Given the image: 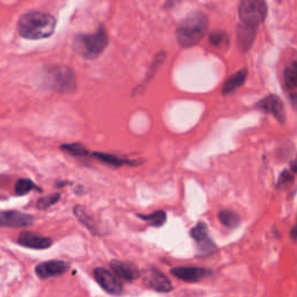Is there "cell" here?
Listing matches in <instances>:
<instances>
[{"label": "cell", "mask_w": 297, "mask_h": 297, "mask_svg": "<svg viewBox=\"0 0 297 297\" xmlns=\"http://www.w3.org/2000/svg\"><path fill=\"white\" fill-rule=\"evenodd\" d=\"M56 28V19L45 12H29L18 21L20 36L27 40H43L51 36Z\"/></svg>", "instance_id": "obj_1"}, {"label": "cell", "mask_w": 297, "mask_h": 297, "mask_svg": "<svg viewBox=\"0 0 297 297\" xmlns=\"http://www.w3.org/2000/svg\"><path fill=\"white\" fill-rule=\"evenodd\" d=\"M209 21L203 12L195 11L181 20L175 30L177 41L182 48H192L204 37Z\"/></svg>", "instance_id": "obj_2"}, {"label": "cell", "mask_w": 297, "mask_h": 297, "mask_svg": "<svg viewBox=\"0 0 297 297\" xmlns=\"http://www.w3.org/2000/svg\"><path fill=\"white\" fill-rule=\"evenodd\" d=\"M108 35L103 27H99L97 32L91 34H79L74 36L73 50L85 59H96L108 46Z\"/></svg>", "instance_id": "obj_3"}, {"label": "cell", "mask_w": 297, "mask_h": 297, "mask_svg": "<svg viewBox=\"0 0 297 297\" xmlns=\"http://www.w3.org/2000/svg\"><path fill=\"white\" fill-rule=\"evenodd\" d=\"M45 77L47 87L58 93H72L77 89L76 74L69 66L51 67Z\"/></svg>", "instance_id": "obj_4"}, {"label": "cell", "mask_w": 297, "mask_h": 297, "mask_svg": "<svg viewBox=\"0 0 297 297\" xmlns=\"http://www.w3.org/2000/svg\"><path fill=\"white\" fill-rule=\"evenodd\" d=\"M238 15L242 23L258 28L267 15V4L262 0H243L239 4Z\"/></svg>", "instance_id": "obj_5"}, {"label": "cell", "mask_w": 297, "mask_h": 297, "mask_svg": "<svg viewBox=\"0 0 297 297\" xmlns=\"http://www.w3.org/2000/svg\"><path fill=\"white\" fill-rule=\"evenodd\" d=\"M93 276L100 287H102L107 293L113 294V295H119V294L123 292L122 282L120 281L119 276L114 272H110L102 267H98L94 269Z\"/></svg>", "instance_id": "obj_6"}, {"label": "cell", "mask_w": 297, "mask_h": 297, "mask_svg": "<svg viewBox=\"0 0 297 297\" xmlns=\"http://www.w3.org/2000/svg\"><path fill=\"white\" fill-rule=\"evenodd\" d=\"M144 283L148 288L156 290L159 293H168L173 289V286L164 273L158 271L154 267H148L143 272Z\"/></svg>", "instance_id": "obj_7"}, {"label": "cell", "mask_w": 297, "mask_h": 297, "mask_svg": "<svg viewBox=\"0 0 297 297\" xmlns=\"http://www.w3.org/2000/svg\"><path fill=\"white\" fill-rule=\"evenodd\" d=\"M256 108L264 110L265 113L271 114L279 121L280 123L286 122V111H285V106H283L282 100L280 99L278 96L271 94V96L265 97L264 99L258 101L256 103Z\"/></svg>", "instance_id": "obj_8"}, {"label": "cell", "mask_w": 297, "mask_h": 297, "mask_svg": "<svg viewBox=\"0 0 297 297\" xmlns=\"http://www.w3.org/2000/svg\"><path fill=\"white\" fill-rule=\"evenodd\" d=\"M70 269V264L63 260H50L36 266L35 273L40 279H49L60 276Z\"/></svg>", "instance_id": "obj_9"}, {"label": "cell", "mask_w": 297, "mask_h": 297, "mask_svg": "<svg viewBox=\"0 0 297 297\" xmlns=\"http://www.w3.org/2000/svg\"><path fill=\"white\" fill-rule=\"evenodd\" d=\"M34 217L15 210H4L0 214V224L4 228H25L32 225Z\"/></svg>", "instance_id": "obj_10"}, {"label": "cell", "mask_w": 297, "mask_h": 297, "mask_svg": "<svg viewBox=\"0 0 297 297\" xmlns=\"http://www.w3.org/2000/svg\"><path fill=\"white\" fill-rule=\"evenodd\" d=\"M18 243L23 248L33 249H46L52 245V239L45 236L34 234V232H22L19 235Z\"/></svg>", "instance_id": "obj_11"}, {"label": "cell", "mask_w": 297, "mask_h": 297, "mask_svg": "<svg viewBox=\"0 0 297 297\" xmlns=\"http://www.w3.org/2000/svg\"><path fill=\"white\" fill-rule=\"evenodd\" d=\"M208 271L202 267H193V266H181V267H174L171 269V274L175 278L182 280L186 282H198L204 279L208 274Z\"/></svg>", "instance_id": "obj_12"}, {"label": "cell", "mask_w": 297, "mask_h": 297, "mask_svg": "<svg viewBox=\"0 0 297 297\" xmlns=\"http://www.w3.org/2000/svg\"><path fill=\"white\" fill-rule=\"evenodd\" d=\"M110 267L119 278L126 280V281H134L140 278L141 272L136 266L130 262L120 261V260H111Z\"/></svg>", "instance_id": "obj_13"}, {"label": "cell", "mask_w": 297, "mask_h": 297, "mask_svg": "<svg viewBox=\"0 0 297 297\" xmlns=\"http://www.w3.org/2000/svg\"><path fill=\"white\" fill-rule=\"evenodd\" d=\"M256 30L258 28L254 27L244 25L242 22L239 23L237 27V42L242 51H248L252 48L256 36Z\"/></svg>", "instance_id": "obj_14"}, {"label": "cell", "mask_w": 297, "mask_h": 297, "mask_svg": "<svg viewBox=\"0 0 297 297\" xmlns=\"http://www.w3.org/2000/svg\"><path fill=\"white\" fill-rule=\"evenodd\" d=\"M246 78H248V69L239 70L236 73L232 74V76L229 77V78L225 80L224 85H223V96H229V94H232L235 91H237L239 87L243 86Z\"/></svg>", "instance_id": "obj_15"}, {"label": "cell", "mask_w": 297, "mask_h": 297, "mask_svg": "<svg viewBox=\"0 0 297 297\" xmlns=\"http://www.w3.org/2000/svg\"><path fill=\"white\" fill-rule=\"evenodd\" d=\"M73 212H74V215L77 216V218H78L79 221L82 222L91 232H92V234L99 235V229H98L97 223L94 222L93 216H91L89 212L85 210V209H84L83 207H80V205H76V207L73 208Z\"/></svg>", "instance_id": "obj_16"}, {"label": "cell", "mask_w": 297, "mask_h": 297, "mask_svg": "<svg viewBox=\"0 0 297 297\" xmlns=\"http://www.w3.org/2000/svg\"><path fill=\"white\" fill-rule=\"evenodd\" d=\"M92 157L96 158V159L102 161V163L107 164V165H111V166H122L124 164H135L137 165L138 161H130L128 159H123V158H120L117 156H114V154L110 153H104V152H93Z\"/></svg>", "instance_id": "obj_17"}, {"label": "cell", "mask_w": 297, "mask_h": 297, "mask_svg": "<svg viewBox=\"0 0 297 297\" xmlns=\"http://www.w3.org/2000/svg\"><path fill=\"white\" fill-rule=\"evenodd\" d=\"M285 86L288 90L297 89V62H290L283 72Z\"/></svg>", "instance_id": "obj_18"}, {"label": "cell", "mask_w": 297, "mask_h": 297, "mask_svg": "<svg viewBox=\"0 0 297 297\" xmlns=\"http://www.w3.org/2000/svg\"><path fill=\"white\" fill-rule=\"evenodd\" d=\"M137 217L143 219V221L147 222L148 225H151V227L158 228V227H163V225L165 224V222H166V218H167V215H166V212L163 210H158V211H154V212H152V214H148V215L138 214Z\"/></svg>", "instance_id": "obj_19"}, {"label": "cell", "mask_w": 297, "mask_h": 297, "mask_svg": "<svg viewBox=\"0 0 297 297\" xmlns=\"http://www.w3.org/2000/svg\"><path fill=\"white\" fill-rule=\"evenodd\" d=\"M218 219L224 227L229 229H235L237 228L241 223V218H239L238 214H236L232 210H222L218 214Z\"/></svg>", "instance_id": "obj_20"}, {"label": "cell", "mask_w": 297, "mask_h": 297, "mask_svg": "<svg viewBox=\"0 0 297 297\" xmlns=\"http://www.w3.org/2000/svg\"><path fill=\"white\" fill-rule=\"evenodd\" d=\"M191 236H192V238H193L194 241L198 243V244H200V243L207 241L208 238H210L208 235L207 224L203 222L198 223V224L195 225L193 229H192Z\"/></svg>", "instance_id": "obj_21"}, {"label": "cell", "mask_w": 297, "mask_h": 297, "mask_svg": "<svg viewBox=\"0 0 297 297\" xmlns=\"http://www.w3.org/2000/svg\"><path fill=\"white\" fill-rule=\"evenodd\" d=\"M60 148H62L63 151H65V152L72 154L74 157H86L90 154L87 148L84 147V145L80 143L63 144L62 147H60Z\"/></svg>", "instance_id": "obj_22"}, {"label": "cell", "mask_w": 297, "mask_h": 297, "mask_svg": "<svg viewBox=\"0 0 297 297\" xmlns=\"http://www.w3.org/2000/svg\"><path fill=\"white\" fill-rule=\"evenodd\" d=\"M37 186L34 184L32 180L29 179H20V180L16 182L15 188H14V193L19 197H22V195L28 194L29 192H32L33 190H36Z\"/></svg>", "instance_id": "obj_23"}, {"label": "cell", "mask_w": 297, "mask_h": 297, "mask_svg": "<svg viewBox=\"0 0 297 297\" xmlns=\"http://www.w3.org/2000/svg\"><path fill=\"white\" fill-rule=\"evenodd\" d=\"M165 58H166V52H159L154 56L152 63H151V65L148 66V71L147 74V78H145V83L150 82L151 78H152L154 74H156L157 70L159 69V66L164 63Z\"/></svg>", "instance_id": "obj_24"}, {"label": "cell", "mask_w": 297, "mask_h": 297, "mask_svg": "<svg viewBox=\"0 0 297 297\" xmlns=\"http://www.w3.org/2000/svg\"><path fill=\"white\" fill-rule=\"evenodd\" d=\"M59 198H60V194L58 193L47 195V197L41 198L36 202V208L40 209V210H46V209H48L50 207H52L53 204H56L57 202L59 201Z\"/></svg>", "instance_id": "obj_25"}, {"label": "cell", "mask_w": 297, "mask_h": 297, "mask_svg": "<svg viewBox=\"0 0 297 297\" xmlns=\"http://www.w3.org/2000/svg\"><path fill=\"white\" fill-rule=\"evenodd\" d=\"M209 42L214 47H222L229 43V36L222 30H216L209 36Z\"/></svg>", "instance_id": "obj_26"}, {"label": "cell", "mask_w": 297, "mask_h": 297, "mask_svg": "<svg viewBox=\"0 0 297 297\" xmlns=\"http://www.w3.org/2000/svg\"><path fill=\"white\" fill-rule=\"evenodd\" d=\"M294 181V174L290 171H283L279 177V181H278V187H281V186H287L289 184H292Z\"/></svg>", "instance_id": "obj_27"}, {"label": "cell", "mask_w": 297, "mask_h": 297, "mask_svg": "<svg viewBox=\"0 0 297 297\" xmlns=\"http://www.w3.org/2000/svg\"><path fill=\"white\" fill-rule=\"evenodd\" d=\"M290 238H292V241L297 243V222L292 228V230H290Z\"/></svg>", "instance_id": "obj_28"}, {"label": "cell", "mask_w": 297, "mask_h": 297, "mask_svg": "<svg viewBox=\"0 0 297 297\" xmlns=\"http://www.w3.org/2000/svg\"><path fill=\"white\" fill-rule=\"evenodd\" d=\"M290 101H292V103L297 106V96L296 94H293V96H290Z\"/></svg>", "instance_id": "obj_29"}, {"label": "cell", "mask_w": 297, "mask_h": 297, "mask_svg": "<svg viewBox=\"0 0 297 297\" xmlns=\"http://www.w3.org/2000/svg\"><path fill=\"white\" fill-rule=\"evenodd\" d=\"M292 171H293V173H297V161L292 164Z\"/></svg>", "instance_id": "obj_30"}]
</instances>
